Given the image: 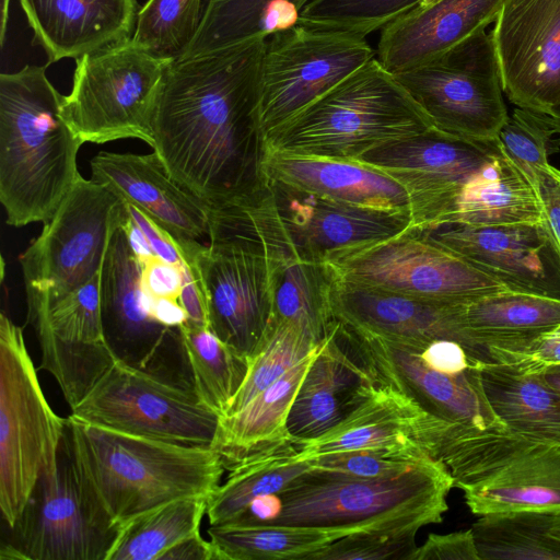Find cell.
I'll return each mask as SVG.
<instances>
[{
    "label": "cell",
    "mask_w": 560,
    "mask_h": 560,
    "mask_svg": "<svg viewBox=\"0 0 560 560\" xmlns=\"http://www.w3.org/2000/svg\"><path fill=\"white\" fill-rule=\"evenodd\" d=\"M558 513L517 510L480 515L470 527L480 560H560V540L551 530Z\"/></svg>",
    "instance_id": "obj_37"
},
{
    "label": "cell",
    "mask_w": 560,
    "mask_h": 560,
    "mask_svg": "<svg viewBox=\"0 0 560 560\" xmlns=\"http://www.w3.org/2000/svg\"><path fill=\"white\" fill-rule=\"evenodd\" d=\"M544 115L555 133H560V104Z\"/></svg>",
    "instance_id": "obj_58"
},
{
    "label": "cell",
    "mask_w": 560,
    "mask_h": 560,
    "mask_svg": "<svg viewBox=\"0 0 560 560\" xmlns=\"http://www.w3.org/2000/svg\"><path fill=\"white\" fill-rule=\"evenodd\" d=\"M317 350L318 346L238 412L221 418L214 450L225 468L293 442L287 429L289 412Z\"/></svg>",
    "instance_id": "obj_29"
},
{
    "label": "cell",
    "mask_w": 560,
    "mask_h": 560,
    "mask_svg": "<svg viewBox=\"0 0 560 560\" xmlns=\"http://www.w3.org/2000/svg\"><path fill=\"white\" fill-rule=\"evenodd\" d=\"M70 416L133 435L197 447H212L222 416L191 386L117 359Z\"/></svg>",
    "instance_id": "obj_9"
},
{
    "label": "cell",
    "mask_w": 560,
    "mask_h": 560,
    "mask_svg": "<svg viewBox=\"0 0 560 560\" xmlns=\"http://www.w3.org/2000/svg\"><path fill=\"white\" fill-rule=\"evenodd\" d=\"M63 440L95 511L119 528L172 501L209 498L225 469L212 447L133 435L71 416Z\"/></svg>",
    "instance_id": "obj_2"
},
{
    "label": "cell",
    "mask_w": 560,
    "mask_h": 560,
    "mask_svg": "<svg viewBox=\"0 0 560 560\" xmlns=\"http://www.w3.org/2000/svg\"><path fill=\"white\" fill-rule=\"evenodd\" d=\"M218 560H305L347 536L339 529L272 523H226L208 529Z\"/></svg>",
    "instance_id": "obj_35"
},
{
    "label": "cell",
    "mask_w": 560,
    "mask_h": 560,
    "mask_svg": "<svg viewBox=\"0 0 560 560\" xmlns=\"http://www.w3.org/2000/svg\"><path fill=\"white\" fill-rule=\"evenodd\" d=\"M124 222L110 236L101 269L104 335L117 359L176 382L160 354L185 355L179 328L167 327L153 316L151 298L142 289L141 261Z\"/></svg>",
    "instance_id": "obj_18"
},
{
    "label": "cell",
    "mask_w": 560,
    "mask_h": 560,
    "mask_svg": "<svg viewBox=\"0 0 560 560\" xmlns=\"http://www.w3.org/2000/svg\"><path fill=\"white\" fill-rule=\"evenodd\" d=\"M67 418L49 406L23 330L0 316V510L12 527L39 477L54 472Z\"/></svg>",
    "instance_id": "obj_6"
},
{
    "label": "cell",
    "mask_w": 560,
    "mask_h": 560,
    "mask_svg": "<svg viewBox=\"0 0 560 560\" xmlns=\"http://www.w3.org/2000/svg\"><path fill=\"white\" fill-rule=\"evenodd\" d=\"M141 261V282L143 291L153 299L168 298L178 300L184 266L168 264L155 255L139 258Z\"/></svg>",
    "instance_id": "obj_48"
},
{
    "label": "cell",
    "mask_w": 560,
    "mask_h": 560,
    "mask_svg": "<svg viewBox=\"0 0 560 560\" xmlns=\"http://www.w3.org/2000/svg\"><path fill=\"white\" fill-rule=\"evenodd\" d=\"M406 342L416 349L424 364L442 373L459 374L472 365L479 364L459 342L454 340L438 339L429 342Z\"/></svg>",
    "instance_id": "obj_47"
},
{
    "label": "cell",
    "mask_w": 560,
    "mask_h": 560,
    "mask_svg": "<svg viewBox=\"0 0 560 560\" xmlns=\"http://www.w3.org/2000/svg\"><path fill=\"white\" fill-rule=\"evenodd\" d=\"M282 501L279 494L269 493L254 499L246 512L232 523H270L281 514Z\"/></svg>",
    "instance_id": "obj_54"
},
{
    "label": "cell",
    "mask_w": 560,
    "mask_h": 560,
    "mask_svg": "<svg viewBox=\"0 0 560 560\" xmlns=\"http://www.w3.org/2000/svg\"><path fill=\"white\" fill-rule=\"evenodd\" d=\"M411 560H480L471 528L430 534Z\"/></svg>",
    "instance_id": "obj_46"
},
{
    "label": "cell",
    "mask_w": 560,
    "mask_h": 560,
    "mask_svg": "<svg viewBox=\"0 0 560 560\" xmlns=\"http://www.w3.org/2000/svg\"><path fill=\"white\" fill-rule=\"evenodd\" d=\"M33 32V44L47 65L78 59L132 37L137 0H19Z\"/></svg>",
    "instance_id": "obj_26"
},
{
    "label": "cell",
    "mask_w": 560,
    "mask_h": 560,
    "mask_svg": "<svg viewBox=\"0 0 560 560\" xmlns=\"http://www.w3.org/2000/svg\"><path fill=\"white\" fill-rule=\"evenodd\" d=\"M491 36L504 94L547 114L560 104V0H504Z\"/></svg>",
    "instance_id": "obj_17"
},
{
    "label": "cell",
    "mask_w": 560,
    "mask_h": 560,
    "mask_svg": "<svg viewBox=\"0 0 560 560\" xmlns=\"http://www.w3.org/2000/svg\"><path fill=\"white\" fill-rule=\"evenodd\" d=\"M534 189L547 225L560 247V170L551 164L539 168Z\"/></svg>",
    "instance_id": "obj_50"
},
{
    "label": "cell",
    "mask_w": 560,
    "mask_h": 560,
    "mask_svg": "<svg viewBox=\"0 0 560 560\" xmlns=\"http://www.w3.org/2000/svg\"><path fill=\"white\" fill-rule=\"evenodd\" d=\"M394 75L443 133L493 141L509 118L495 48L486 30L432 61Z\"/></svg>",
    "instance_id": "obj_10"
},
{
    "label": "cell",
    "mask_w": 560,
    "mask_h": 560,
    "mask_svg": "<svg viewBox=\"0 0 560 560\" xmlns=\"http://www.w3.org/2000/svg\"><path fill=\"white\" fill-rule=\"evenodd\" d=\"M205 295L210 330L249 360L273 323L271 261L252 246L210 236L173 238Z\"/></svg>",
    "instance_id": "obj_12"
},
{
    "label": "cell",
    "mask_w": 560,
    "mask_h": 560,
    "mask_svg": "<svg viewBox=\"0 0 560 560\" xmlns=\"http://www.w3.org/2000/svg\"><path fill=\"white\" fill-rule=\"evenodd\" d=\"M318 345L300 327L273 319L262 345L250 359L242 387L222 417L238 412Z\"/></svg>",
    "instance_id": "obj_40"
},
{
    "label": "cell",
    "mask_w": 560,
    "mask_h": 560,
    "mask_svg": "<svg viewBox=\"0 0 560 560\" xmlns=\"http://www.w3.org/2000/svg\"><path fill=\"white\" fill-rule=\"evenodd\" d=\"M479 371L487 400L509 430L560 443V396L541 373H524L493 363H480Z\"/></svg>",
    "instance_id": "obj_32"
},
{
    "label": "cell",
    "mask_w": 560,
    "mask_h": 560,
    "mask_svg": "<svg viewBox=\"0 0 560 560\" xmlns=\"http://www.w3.org/2000/svg\"><path fill=\"white\" fill-rule=\"evenodd\" d=\"M433 457L422 448H359L320 454L306 459L312 467L359 477L400 474Z\"/></svg>",
    "instance_id": "obj_45"
},
{
    "label": "cell",
    "mask_w": 560,
    "mask_h": 560,
    "mask_svg": "<svg viewBox=\"0 0 560 560\" xmlns=\"http://www.w3.org/2000/svg\"><path fill=\"white\" fill-rule=\"evenodd\" d=\"M126 206L130 218L143 232L154 255L168 264L183 265V257L171 234L139 208L128 202H126Z\"/></svg>",
    "instance_id": "obj_51"
},
{
    "label": "cell",
    "mask_w": 560,
    "mask_h": 560,
    "mask_svg": "<svg viewBox=\"0 0 560 560\" xmlns=\"http://www.w3.org/2000/svg\"><path fill=\"white\" fill-rule=\"evenodd\" d=\"M182 275L183 282L178 301L187 315L185 324L209 328V315L205 295L191 277L190 270L185 261L182 268Z\"/></svg>",
    "instance_id": "obj_52"
},
{
    "label": "cell",
    "mask_w": 560,
    "mask_h": 560,
    "mask_svg": "<svg viewBox=\"0 0 560 560\" xmlns=\"http://www.w3.org/2000/svg\"><path fill=\"white\" fill-rule=\"evenodd\" d=\"M500 152L493 141H470L431 128L376 147L354 161L400 184L409 196L412 228L440 224L463 189Z\"/></svg>",
    "instance_id": "obj_14"
},
{
    "label": "cell",
    "mask_w": 560,
    "mask_h": 560,
    "mask_svg": "<svg viewBox=\"0 0 560 560\" xmlns=\"http://www.w3.org/2000/svg\"><path fill=\"white\" fill-rule=\"evenodd\" d=\"M283 230L302 260L334 262L413 225L404 211L357 207L267 178Z\"/></svg>",
    "instance_id": "obj_19"
},
{
    "label": "cell",
    "mask_w": 560,
    "mask_h": 560,
    "mask_svg": "<svg viewBox=\"0 0 560 560\" xmlns=\"http://www.w3.org/2000/svg\"><path fill=\"white\" fill-rule=\"evenodd\" d=\"M462 303L408 296L341 279L334 290V317L353 329L384 338L429 342H459L478 363H491L488 353L466 330Z\"/></svg>",
    "instance_id": "obj_22"
},
{
    "label": "cell",
    "mask_w": 560,
    "mask_h": 560,
    "mask_svg": "<svg viewBox=\"0 0 560 560\" xmlns=\"http://www.w3.org/2000/svg\"><path fill=\"white\" fill-rule=\"evenodd\" d=\"M273 317L300 327L316 343L334 320L338 273L329 262L287 259L271 262Z\"/></svg>",
    "instance_id": "obj_34"
},
{
    "label": "cell",
    "mask_w": 560,
    "mask_h": 560,
    "mask_svg": "<svg viewBox=\"0 0 560 560\" xmlns=\"http://www.w3.org/2000/svg\"><path fill=\"white\" fill-rule=\"evenodd\" d=\"M91 171V179L142 210L173 238L208 236L211 209L173 178L155 152H100Z\"/></svg>",
    "instance_id": "obj_24"
},
{
    "label": "cell",
    "mask_w": 560,
    "mask_h": 560,
    "mask_svg": "<svg viewBox=\"0 0 560 560\" xmlns=\"http://www.w3.org/2000/svg\"><path fill=\"white\" fill-rule=\"evenodd\" d=\"M329 264L343 280L445 303L508 290L416 228Z\"/></svg>",
    "instance_id": "obj_13"
},
{
    "label": "cell",
    "mask_w": 560,
    "mask_h": 560,
    "mask_svg": "<svg viewBox=\"0 0 560 560\" xmlns=\"http://www.w3.org/2000/svg\"><path fill=\"white\" fill-rule=\"evenodd\" d=\"M376 57L365 37L298 22L266 39L259 117L266 139Z\"/></svg>",
    "instance_id": "obj_11"
},
{
    "label": "cell",
    "mask_w": 560,
    "mask_h": 560,
    "mask_svg": "<svg viewBox=\"0 0 560 560\" xmlns=\"http://www.w3.org/2000/svg\"><path fill=\"white\" fill-rule=\"evenodd\" d=\"M540 373L548 385L560 396V364L548 366Z\"/></svg>",
    "instance_id": "obj_56"
},
{
    "label": "cell",
    "mask_w": 560,
    "mask_h": 560,
    "mask_svg": "<svg viewBox=\"0 0 560 560\" xmlns=\"http://www.w3.org/2000/svg\"><path fill=\"white\" fill-rule=\"evenodd\" d=\"M208 498L166 503L121 526L107 560H160L178 541L199 532Z\"/></svg>",
    "instance_id": "obj_39"
},
{
    "label": "cell",
    "mask_w": 560,
    "mask_h": 560,
    "mask_svg": "<svg viewBox=\"0 0 560 560\" xmlns=\"http://www.w3.org/2000/svg\"><path fill=\"white\" fill-rule=\"evenodd\" d=\"M310 0H205L199 28L179 57L256 38H268L299 22ZM177 57V58H179Z\"/></svg>",
    "instance_id": "obj_33"
},
{
    "label": "cell",
    "mask_w": 560,
    "mask_h": 560,
    "mask_svg": "<svg viewBox=\"0 0 560 560\" xmlns=\"http://www.w3.org/2000/svg\"><path fill=\"white\" fill-rule=\"evenodd\" d=\"M560 364V324L534 339L510 364L524 373H540Z\"/></svg>",
    "instance_id": "obj_49"
},
{
    "label": "cell",
    "mask_w": 560,
    "mask_h": 560,
    "mask_svg": "<svg viewBox=\"0 0 560 560\" xmlns=\"http://www.w3.org/2000/svg\"><path fill=\"white\" fill-rule=\"evenodd\" d=\"M10 529L24 560H107L120 530L95 511L65 440L57 469L39 477Z\"/></svg>",
    "instance_id": "obj_15"
},
{
    "label": "cell",
    "mask_w": 560,
    "mask_h": 560,
    "mask_svg": "<svg viewBox=\"0 0 560 560\" xmlns=\"http://www.w3.org/2000/svg\"><path fill=\"white\" fill-rule=\"evenodd\" d=\"M11 0H1V23H0V44L4 45L7 24L9 21V5Z\"/></svg>",
    "instance_id": "obj_57"
},
{
    "label": "cell",
    "mask_w": 560,
    "mask_h": 560,
    "mask_svg": "<svg viewBox=\"0 0 560 560\" xmlns=\"http://www.w3.org/2000/svg\"><path fill=\"white\" fill-rule=\"evenodd\" d=\"M425 0H310L299 22L365 37Z\"/></svg>",
    "instance_id": "obj_42"
},
{
    "label": "cell",
    "mask_w": 560,
    "mask_h": 560,
    "mask_svg": "<svg viewBox=\"0 0 560 560\" xmlns=\"http://www.w3.org/2000/svg\"><path fill=\"white\" fill-rule=\"evenodd\" d=\"M296 455L298 445L289 442L231 468L225 482L208 498L210 525L232 523L246 512L254 499L283 491L312 467L306 460H298Z\"/></svg>",
    "instance_id": "obj_36"
},
{
    "label": "cell",
    "mask_w": 560,
    "mask_h": 560,
    "mask_svg": "<svg viewBox=\"0 0 560 560\" xmlns=\"http://www.w3.org/2000/svg\"><path fill=\"white\" fill-rule=\"evenodd\" d=\"M346 326L378 380L402 392L432 418L479 430L508 429L487 400L480 363L459 374L442 373L424 364L416 349L406 341Z\"/></svg>",
    "instance_id": "obj_20"
},
{
    "label": "cell",
    "mask_w": 560,
    "mask_h": 560,
    "mask_svg": "<svg viewBox=\"0 0 560 560\" xmlns=\"http://www.w3.org/2000/svg\"><path fill=\"white\" fill-rule=\"evenodd\" d=\"M128 215L126 202L106 185L80 176L20 256L27 310L68 294L100 272L110 236Z\"/></svg>",
    "instance_id": "obj_8"
},
{
    "label": "cell",
    "mask_w": 560,
    "mask_h": 560,
    "mask_svg": "<svg viewBox=\"0 0 560 560\" xmlns=\"http://www.w3.org/2000/svg\"><path fill=\"white\" fill-rule=\"evenodd\" d=\"M454 488L447 467L431 457L400 474L359 477L311 467L279 493L272 524L363 530L423 527L443 521Z\"/></svg>",
    "instance_id": "obj_4"
},
{
    "label": "cell",
    "mask_w": 560,
    "mask_h": 560,
    "mask_svg": "<svg viewBox=\"0 0 560 560\" xmlns=\"http://www.w3.org/2000/svg\"><path fill=\"white\" fill-rule=\"evenodd\" d=\"M178 328L194 390L223 416L247 376L250 360L219 339L210 328L185 323Z\"/></svg>",
    "instance_id": "obj_38"
},
{
    "label": "cell",
    "mask_w": 560,
    "mask_h": 560,
    "mask_svg": "<svg viewBox=\"0 0 560 560\" xmlns=\"http://www.w3.org/2000/svg\"><path fill=\"white\" fill-rule=\"evenodd\" d=\"M419 527L363 530L339 538L305 560H411Z\"/></svg>",
    "instance_id": "obj_44"
},
{
    "label": "cell",
    "mask_w": 560,
    "mask_h": 560,
    "mask_svg": "<svg viewBox=\"0 0 560 560\" xmlns=\"http://www.w3.org/2000/svg\"><path fill=\"white\" fill-rule=\"evenodd\" d=\"M266 39L175 58L164 77L151 148L173 178L211 210L247 201L267 186L259 117Z\"/></svg>",
    "instance_id": "obj_1"
},
{
    "label": "cell",
    "mask_w": 560,
    "mask_h": 560,
    "mask_svg": "<svg viewBox=\"0 0 560 560\" xmlns=\"http://www.w3.org/2000/svg\"><path fill=\"white\" fill-rule=\"evenodd\" d=\"M460 313L491 363L510 365L534 339L560 324V301L506 290L464 302Z\"/></svg>",
    "instance_id": "obj_28"
},
{
    "label": "cell",
    "mask_w": 560,
    "mask_h": 560,
    "mask_svg": "<svg viewBox=\"0 0 560 560\" xmlns=\"http://www.w3.org/2000/svg\"><path fill=\"white\" fill-rule=\"evenodd\" d=\"M471 513L560 512V443H541L489 478L462 489Z\"/></svg>",
    "instance_id": "obj_30"
},
{
    "label": "cell",
    "mask_w": 560,
    "mask_h": 560,
    "mask_svg": "<svg viewBox=\"0 0 560 560\" xmlns=\"http://www.w3.org/2000/svg\"><path fill=\"white\" fill-rule=\"evenodd\" d=\"M444 423L381 381L346 419L322 435L298 443L296 459L359 448H422L433 456Z\"/></svg>",
    "instance_id": "obj_23"
},
{
    "label": "cell",
    "mask_w": 560,
    "mask_h": 560,
    "mask_svg": "<svg viewBox=\"0 0 560 560\" xmlns=\"http://www.w3.org/2000/svg\"><path fill=\"white\" fill-rule=\"evenodd\" d=\"M380 382L350 329L334 318L289 412L293 442L315 439L341 422Z\"/></svg>",
    "instance_id": "obj_21"
},
{
    "label": "cell",
    "mask_w": 560,
    "mask_h": 560,
    "mask_svg": "<svg viewBox=\"0 0 560 560\" xmlns=\"http://www.w3.org/2000/svg\"><path fill=\"white\" fill-rule=\"evenodd\" d=\"M431 128L375 57L269 135L267 150L354 161L376 147Z\"/></svg>",
    "instance_id": "obj_5"
},
{
    "label": "cell",
    "mask_w": 560,
    "mask_h": 560,
    "mask_svg": "<svg viewBox=\"0 0 560 560\" xmlns=\"http://www.w3.org/2000/svg\"><path fill=\"white\" fill-rule=\"evenodd\" d=\"M419 231L509 291L560 301V247L546 220L483 226L443 223Z\"/></svg>",
    "instance_id": "obj_16"
},
{
    "label": "cell",
    "mask_w": 560,
    "mask_h": 560,
    "mask_svg": "<svg viewBox=\"0 0 560 560\" xmlns=\"http://www.w3.org/2000/svg\"><path fill=\"white\" fill-rule=\"evenodd\" d=\"M131 38L75 59L62 114L84 142L136 138L150 147L152 118L168 66Z\"/></svg>",
    "instance_id": "obj_7"
},
{
    "label": "cell",
    "mask_w": 560,
    "mask_h": 560,
    "mask_svg": "<svg viewBox=\"0 0 560 560\" xmlns=\"http://www.w3.org/2000/svg\"><path fill=\"white\" fill-rule=\"evenodd\" d=\"M205 0H147L140 8L131 39L162 57L177 58L191 43Z\"/></svg>",
    "instance_id": "obj_41"
},
{
    "label": "cell",
    "mask_w": 560,
    "mask_h": 560,
    "mask_svg": "<svg viewBox=\"0 0 560 560\" xmlns=\"http://www.w3.org/2000/svg\"><path fill=\"white\" fill-rule=\"evenodd\" d=\"M151 312L160 323L172 328H178L187 320L186 312L178 300L151 298Z\"/></svg>",
    "instance_id": "obj_55"
},
{
    "label": "cell",
    "mask_w": 560,
    "mask_h": 560,
    "mask_svg": "<svg viewBox=\"0 0 560 560\" xmlns=\"http://www.w3.org/2000/svg\"><path fill=\"white\" fill-rule=\"evenodd\" d=\"M504 0H425L387 23L376 58L390 73L430 62L494 23Z\"/></svg>",
    "instance_id": "obj_25"
},
{
    "label": "cell",
    "mask_w": 560,
    "mask_h": 560,
    "mask_svg": "<svg viewBox=\"0 0 560 560\" xmlns=\"http://www.w3.org/2000/svg\"><path fill=\"white\" fill-rule=\"evenodd\" d=\"M62 103L46 67L0 74V200L9 225L48 222L81 176L83 142Z\"/></svg>",
    "instance_id": "obj_3"
},
{
    "label": "cell",
    "mask_w": 560,
    "mask_h": 560,
    "mask_svg": "<svg viewBox=\"0 0 560 560\" xmlns=\"http://www.w3.org/2000/svg\"><path fill=\"white\" fill-rule=\"evenodd\" d=\"M553 129L544 114L515 107L497 136L505 158L534 187L539 168L550 164L548 151Z\"/></svg>",
    "instance_id": "obj_43"
},
{
    "label": "cell",
    "mask_w": 560,
    "mask_h": 560,
    "mask_svg": "<svg viewBox=\"0 0 560 560\" xmlns=\"http://www.w3.org/2000/svg\"><path fill=\"white\" fill-rule=\"evenodd\" d=\"M264 168L267 178L328 199L362 208L411 213L409 196L400 184L357 161L267 150Z\"/></svg>",
    "instance_id": "obj_27"
},
{
    "label": "cell",
    "mask_w": 560,
    "mask_h": 560,
    "mask_svg": "<svg viewBox=\"0 0 560 560\" xmlns=\"http://www.w3.org/2000/svg\"><path fill=\"white\" fill-rule=\"evenodd\" d=\"M542 221L544 213L534 187L500 150L463 189L440 224L483 226Z\"/></svg>",
    "instance_id": "obj_31"
},
{
    "label": "cell",
    "mask_w": 560,
    "mask_h": 560,
    "mask_svg": "<svg viewBox=\"0 0 560 560\" xmlns=\"http://www.w3.org/2000/svg\"><path fill=\"white\" fill-rule=\"evenodd\" d=\"M552 534L556 538L560 540V512L557 514L555 524L552 526Z\"/></svg>",
    "instance_id": "obj_59"
},
{
    "label": "cell",
    "mask_w": 560,
    "mask_h": 560,
    "mask_svg": "<svg viewBox=\"0 0 560 560\" xmlns=\"http://www.w3.org/2000/svg\"><path fill=\"white\" fill-rule=\"evenodd\" d=\"M160 560H218V556L211 541L197 532L170 548Z\"/></svg>",
    "instance_id": "obj_53"
}]
</instances>
